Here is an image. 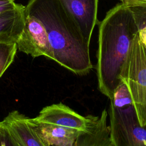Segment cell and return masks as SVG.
<instances>
[{
    "mask_svg": "<svg viewBox=\"0 0 146 146\" xmlns=\"http://www.w3.org/2000/svg\"><path fill=\"white\" fill-rule=\"evenodd\" d=\"M130 92L133 106L141 125L146 124V46L139 33L133 39L120 73Z\"/></svg>",
    "mask_w": 146,
    "mask_h": 146,
    "instance_id": "3",
    "label": "cell"
},
{
    "mask_svg": "<svg viewBox=\"0 0 146 146\" xmlns=\"http://www.w3.org/2000/svg\"><path fill=\"white\" fill-rule=\"evenodd\" d=\"M120 1H121V0H120Z\"/></svg>",
    "mask_w": 146,
    "mask_h": 146,
    "instance_id": "18",
    "label": "cell"
},
{
    "mask_svg": "<svg viewBox=\"0 0 146 146\" xmlns=\"http://www.w3.org/2000/svg\"><path fill=\"white\" fill-rule=\"evenodd\" d=\"M2 121L17 146H46L36 133L31 118L19 111L10 112Z\"/></svg>",
    "mask_w": 146,
    "mask_h": 146,
    "instance_id": "8",
    "label": "cell"
},
{
    "mask_svg": "<svg viewBox=\"0 0 146 146\" xmlns=\"http://www.w3.org/2000/svg\"><path fill=\"white\" fill-rule=\"evenodd\" d=\"M108 117L106 108L99 115H91L87 129L80 132L74 146H114L110 135Z\"/></svg>",
    "mask_w": 146,
    "mask_h": 146,
    "instance_id": "9",
    "label": "cell"
},
{
    "mask_svg": "<svg viewBox=\"0 0 146 146\" xmlns=\"http://www.w3.org/2000/svg\"><path fill=\"white\" fill-rule=\"evenodd\" d=\"M88 43L98 22V0H59Z\"/></svg>",
    "mask_w": 146,
    "mask_h": 146,
    "instance_id": "7",
    "label": "cell"
},
{
    "mask_svg": "<svg viewBox=\"0 0 146 146\" xmlns=\"http://www.w3.org/2000/svg\"><path fill=\"white\" fill-rule=\"evenodd\" d=\"M91 116H82L68 106L59 103L43 107L38 116L31 119L36 123L83 132L87 129L91 122Z\"/></svg>",
    "mask_w": 146,
    "mask_h": 146,
    "instance_id": "6",
    "label": "cell"
},
{
    "mask_svg": "<svg viewBox=\"0 0 146 146\" xmlns=\"http://www.w3.org/2000/svg\"><path fill=\"white\" fill-rule=\"evenodd\" d=\"M128 7L134 17L139 36L146 46V3L136 4Z\"/></svg>",
    "mask_w": 146,
    "mask_h": 146,
    "instance_id": "12",
    "label": "cell"
},
{
    "mask_svg": "<svg viewBox=\"0 0 146 146\" xmlns=\"http://www.w3.org/2000/svg\"><path fill=\"white\" fill-rule=\"evenodd\" d=\"M17 48L34 58L44 56L53 60V53L46 29L41 21L25 11L23 31L16 42Z\"/></svg>",
    "mask_w": 146,
    "mask_h": 146,
    "instance_id": "5",
    "label": "cell"
},
{
    "mask_svg": "<svg viewBox=\"0 0 146 146\" xmlns=\"http://www.w3.org/2000/svg\"><path fill=\"white\" fill-rule=\"evenodd\" d=\"M108 115L114 146H146V124H140L133 106L118 108L110 103Z\"/></svg>",
    "mask_w": 146,
    "mask_h": 146,
    "instance_id": "4",
    "label": "cell"
},
{
    "mask_svg": "<svg viewBox=\"0 0 146 146\" xmlns=\"http://www.w3.org/2000/svg\"><path fill=\"white\" fill-rule=\"evenodd\" d=\"M33 126L46 146H74L80 131L51 124L39 123L31 118Z\"/></svg>",
    "mask_w": 146,
    "mask_h": 146,
    "instance_id": "11",
    "label": "cell"
},
{
    "mask_svg": "<svg viewBox=\"0 0 146 146\" xmlns=\"http://www.w3.org/2000/svg\"><path fill=\"white\" fill-rule=\"evenodd\" d=\"M18 4L14 0H0V13L15 8Z\"/></svg>",
    "mask_w": 146,
    "mask_h": 146,
    "instance_id": "16",
    "label": "cell"
},
{
    "mask_svg": "<svg viewBox=\"0 0 146 146\" xmlns=\"http://www.w3.org/2000/svg\"><path fill=\"white\" fill-rule=\"evenodd\" d=\"M17 51L16 43H0V78L13 62Z\"/></svg>",
    "mask_w": 146,
    "mask_h": 146,
    "instance_id": "13",
    "label": "cell"
},
{
    "mask_svg": "<svg viewBox=\"0 0 146 146\" xmlns=\"http://www.w3.org/2000/svg\"><path fill=\"white\" fill-rule=\"evenodd\" d=\"M121 2L122 3L129 6L136 4L145 3H146V0H121Z\"/></svg>",
    "mask_w": 146,
    "mask_h": 146,
    "instance_id": "17",
    "label": "cell"
},
{
    "mask_svg": "<svg viewBox=\"0 0 146 146\" xmlns=\"http://www.w3.org/2000/svg\"><path fill=\"white\" fill-rule=\"evenodd\" d=\"M25 11L38 18L47 32L53 60L78 75L93 68L90 44L59 0H29Z\"/></svg>",
    "mask_w": 146,
    "mask_h": 146,
    "instance_id": "1",
    "label": "cell"
},
{
    "mask_svg": "<svg viewBox=\"0 0 146 146\" xmlns=\"http://www.w3.org/2000/svg\"><path fill=\"white\" fill-rule=\"evenodd\" d=\"M25 6L18 4L13 9L0 13V43H16L25 25Z\"/></svg>",
    "mask_w": 146,
    "mask_h": 146,
    "instance_id": "10",
    "label": "cell"
},
{
    "mask_svg": "<svg viewBox=\"0 0 146 146\" xmlns=\"http://www.w3.org/2000/svg\"><path fill=\"white\" fill-rule=\"evenodd\" d=\"M138 33L131 9L122 3L110 9L99 23L96 66L98 90L110 100L122 82L121 71Z\"/></svg>",
    "mask_w": 146,
    "mask_h": 146,
    "instance_id": "2",
    "label": "cell"
},
{
    "mask_svg": "<svg viewBox=\"0 0 146 146\" xmlns=\"http://www.w3.org/2000/svg\"><path fill=\"white\" fill-rule=\"evenodd\" d=\"M0 146H17L7 128L0 121Z\"/></svg>",
    "mask_w": 146,
    "mask_h": 146,
    "instance_id": "15",
    "label": "cell"
},
{
    "mask_svg": "<svg viewBox=\"0 0 146 146\" xmlns=\"http://www.w3.org/2000/svg\"><path fill=\"white\" fill-rule=\"evenodd\" d=\"M110 103L115 107L124 108L133 106L132 98L126 84L122 81L115 90Z\"/></svg>",
    "mask_w": 146,
    "mask_h": 146,
    "instance_id": "14",
    "label": "cell"
}]
</instances>
